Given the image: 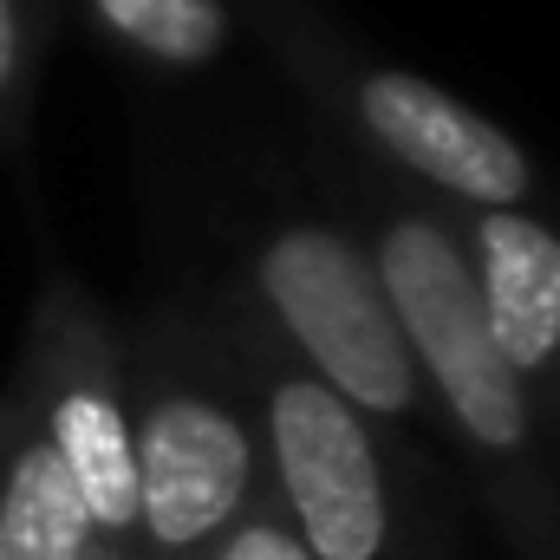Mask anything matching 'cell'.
Returning <instances> with one entry per match:
<instances>
[{"label": "cell", "instance_id": "cell-1", "mask_svg": "<svg viewBox=\"0 0 560 560\" xmlns=\"http://www.w3.org/2000/svg\"><path fill=\"white\" fill-rule=\"evenodd\" d=\"M378 293L398 319L411 365L423 359V372L436 378L463 430L489 450H515L528 430V398L489 339L476 275L463 268L450 235L430 222H398L378 248Z\"/></svg>", "mask_w": 560, "mask_h": 560}, {"label": "cell", "instance_id": "cell-2", "mask_svg": "<svg viewBox=\"0 0 560 560\" xmlns=\"http://www.w3.org/2000/svg\"><path fill=\"white\" fill-rule=\"evenodd\" d=\"M261 293L339 405L411 411L418 365L398 339V319L378 293V275L332 229H287L280 242H268Z\"/></svg>", "mask_w": 560, "mask_h": 560}, {"label": "cell", "instance_id": "cell-3", "mask_svg": "<svg viewBox=\"0 0 560 560\" xmlns=\"http://www.w3.org/2000/svg\"><path fill=\"white\" fill-rule=\"evenodd\" d=\"M275 469L313 560H372L385 548V476L352 418L319 378H287L268 405Z\"/></svg>", "mask_w": 560, "mask_h": 560}, {"label": "cell", "instance_id": "cell-4", "mask_svg": "<svg viewBox=\"0 0 560 560\" xmlns=\"http://www.w3.org/2000/svg\"><path fill=\"white\" fill-rule=\"evenodd\" d=\"M138 450V522L163 555H189L209 541L248 495V436L209 398H163Z\"/></svg>", "mask_w": 560, "mask_h": 560}, {"label": "cell", "instance_id": "cell-5", "mask_svg": "<svg viewBox=\"0 0 560 560\" xmlns=\"http://www.w3.org/2000/svg\"><path fill=\"white\" fill-rule=\"evenodd\" d=\"M365 125L392 156H405L418 176L482 202V209H509L528 196V156L502 138L489 118L463 112L450 92H436L430 79L411 72H372L365 92Z\"/></svg>", "mask_w": 560, "mask_h": 560}, {"label": "cell", "instance_id": "cell-6", "mask_svg": "<svg viewBox=\"0 0 560 560\" xmlns=\"http://www.w3.org/2000/svg\"><path fill=\"white\" fill-rule=\"evenodd\" d=\"M476 255H482V319L515 378L541 372L560 352V235L515 215V209H482L476 222Z\"/></svg>", "mask_w": 560, "mask_h": 560}, {"label": "cell", "instance_id": "cell-7", "mask_svg": "<svg viewBox=\"0 0 560 560\" xmlns=\"http://www.w3.org/2000/svg\"><path fill=\"white\" fill-rule=\"evenodd\" d=\"M52 450H59L92 528L138 522V450H131L125 411L105 392H66L52 405Z\"/></svg>", "mask_w": 560, "mask_h": 560}, {"label": "cell", "instance_id": "cell-8", "mask_svg": "<svg viewBox=\"0 0 560 560\" xmlns=\"http://www.w3.org/2000/svg\"><path fill=\"white\" fill-rule=\"evenodd\" d=\"M92 515L52 443H26L0 489V560H85Z\"/></svg>", "mask_w": 560, "mask_h": 560}, {"label": "cell", "instance_id": "cell-9", "mask_svg": "<svg viewBox=\"0 0 560 560\" xmlns=\"http://www.w3.org/2000/svg\"><path fill=\"white\" fill-rule=\"evenodd\" d=\"M112 33H125L138 52L170 66H202L229 39V13L215 0H92Z\"/></svg>", "mask_w": 560, "mask_h": 560}, {"label": "cell", "instance_id": "cell-10", "mask_svg": "<svg viewBox=\"0 0 560 560\" xmlns=\"http://www.w3.org/2000/svg\"><path fill=\"white\" fill-rule=\"evenodd\" d=\"M222 560H313L300 548V535L293 528H275V522H255V528H242L235 541H229V555Z\"/></svg>", "mask_w": 560, "mask_h": 560}, {"label": "cell", "instance_id": "cell-11", "mask_svg": "<svg viewBox=\"0 0 560 560\" xmlns=\"http://www.w3.org/2000/svg\"><path fill=\"white\" fill-rule=\"evenodd\" d=\"M13 59H20V20H13V0H0V85L13 79Z\"/></svg>", "mask_w": 560, "mask_h": 560}]
</instances>
